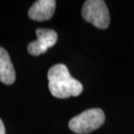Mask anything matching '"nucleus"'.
<instances>
[{"label": "nucleus", "mask_w": 134, "mask_h": 134, "mask_svg": "<svg viewBox=\"0 0 134 134\" xmlns=\"http://www.w3.org/2000/svg\"><path fill=\"white\" fill-rule=\"evenodd\" d=\"M0 134H5L4 125V123L2 122L1 119H0Z\"/></svg>", "instance_id": "7"}, {"label": "nucleus", "mask_w": 134, "mask_h": 134, "mask_svg": "<svg viewBox=\"0 0 134 134\" xmlns=\"http://www.w3.org/2000/svg\"><path fill=\"white\" fill-rule=\"evenodd\" d=\"M16 79L14 67L7 51L0 47V81L5 85H12Z\"/></svg>", "instance_id": "6"}, {"label": "nucleus", "mask_w": 134, "mask_h": 134, "mask_svg": "<svg viewBox=\"0 0 134 134\" xmlns=\"http://www.w3.org/2000/svg\"><path fill=\"white\" fill-rule=\"evenodd\" d=\"M83 18L98 29H106L110 25V13L102 0H88L82 8Z\"/></svg>", "instance_id": "3"}, {"label": "nucleus", "mask_w": 134, "mask_h": 134, "mask_svg": "<svg viewBox=\"0 0 134 134\" xmlns=\"http://www.w3.org/2000/svg\"><path fill=\"white\" fill-rule=\"evenodd\" d=\"M104 120L105 117L101 109H90L72 118L69 122V128L75 133L87 134L103 125Z\"/></svg>", "instance_id": "2"}, {"label": "nucleus", "mask_w": 134, "mask_h": 134, "mask_svg": "<svg viewBox=\"0 0 134 134\" xmlns=\"http://www.w3.org/2000/svg\"><path fill=\"white\" fill-rule=\"evenodd\" d=\"M37 40L28 44V52L31 55L38 56L46 52L58 41V34L51 29H37L36 31Z\"/></svg>", "instance_id": "4"}, {"label": "nucleus", "mask_w": 134, "mask_h": 134, "mask_svg": "<svg viewBox=\"0 0 134 134\" xmlns=\"http://www.w3.org/2000/svg\"><path fill=\"white\" fill-rule=\"evenodd\" d=\"M56 8L54 0H38L29 10V17L36 21H45L52 18Z\"/></svg>", "instance_id": "5"}, {"label": "nucleus", "mask_w": 134, "mask_h": 134, "mask_svg": "<svg viewBox=\"0 0 134 134\" xmlns=\"http://www.w3.org/2000/svg\"><path fill=\"white\" fill-rule=\"evenodd\" d=\"M49 89L55 98L77 97L83 92V85L71 77L67 67L62 64L53 65L47 73Z\"/></svg>", "instance_id": "1"}]
</instances>
